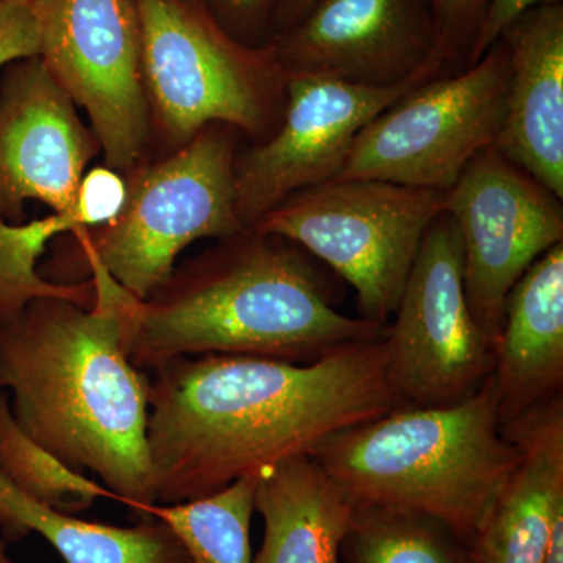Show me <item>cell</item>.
Instances as JSON below:
<instances>
[{
    "label": "cell",
    "mask_w": 563,
    "mask_h": 563,
    "mask_svg": "<svg viewBox=\"0 0 563 563\" xmlns=\"http://www.w3.org/2000/svg\"><path fill=\"white\" fill-rule=\"evenodd\" d=\"M38 25L32 7L0 2V69L38 55Z\"/></svg>",
    "instance_id": "cell-27"
},
{
    "label": "cell",
    "mask_w": 563,
    "mask_h": 563,
    "mask_svg": "<svg viewBox=\"0 0 563 563\" xmlns=\"http://www.w3.org/2000/svg\"><path fill=\"white\" fill-rule=\"evenodd\" d=\"M320 0H279L274 14V36L296 24L303 14L309 13ZM273 36V38H274Z\"/></svg>",
    "instance_id": "cell-29"
},
{
    "label": "cell",
    "mask_w": 563,
    "mask_h": 563,
    "mask_svg": "<svg viewBox=\"0 0 563 563\" xmlns=\"http://www.w3.org/2000/svg\"><path fill=\"white\" fill-rule=\"evenodd\" d=\"M435 31V62L440 76L466 68L488 0H429Z\"/></svg>",
    "instance_id": "cell-24"
},
{
    "label": "cell",
    "mask_w": 563,
    "mask_h": 563,
    "mask_svg": "<svg viewBox=\"0 0 563 563\" xmlns=\"http://www.w3.org/2000/svg\"><path fill=\"white\" fill-rule=\"evenodd\" d=\"M520 459L470 543L473 563H542L563 509V398L503 422Z\"/></svg>",
    "instance_id": "cell-16"
},
{
    "label": "cell",
    "mask_w": 563,
    "mask_h": 563,
    "mask_svg": "<svg viewBox=\"0 0 563 563\" xmlns=\"http://www.w3.org/2000/svg\"><path fill=\"white\" fill-rule=\"evenodd\" d=\"M509 76L499 40L474 65L418 85L362 129L336 179L450 191L498 141Z\"/></svg>",
    "instance_id": "cell-8"
},
{
    "label": "cell",
    "mask_w": 563,
    "mask_h": 563,
    "mask_svg": "<svg viewBox=\"0 0 563 563\" xmlns=\"http://www.w3.org/2000/svg\"><path fill=\"white\" fill-rule=\"evenodd\" d=\"M499 40L510 76L495 147L563 199V3L536 7Z\"/></svg>",
    "instance_id": "cell-15"
},
{
    "label": "cell",
    "mask_w": 563,
    "mask_h": 563,
    "mask_svg": "<svg viewBox=\"0 0 563 563\" xmlns=\"http://www.w3.org/2000/svg\"><path fill=\"white\" fill-rule=\"evenodd\" d=\"M90 279V309L51 296L25 307L0 340V380L22 431L76 472L101 477L143 520L157 501L147 442L151 377L125 352L135 296L102 269Z\"/></svg>",
    "instance_id": "cell-2"
},
{
    "label": "cell",
    "mask_w": 563,
    "mask_h": 563,
    "mask_svg": "<svg viewBox=\"0 0 563 563\" xmlns=\"http://www.w3.org/2000/svg\"><path fill=\"white\" fill-rule=\"evenodd\" d=\"M542 563H563V509L555 514Z\"/></svg>",
    "instance_id": "cell-30"
},
{
    "label": "cell",
    "mask_w": 563,
    "mask_h": 563,
    "mask_svg": "<svg viewBox=\"0 0 563 563\" xmlns=\"http://www.w3.org/2000/svg\"><path fill=\"white\" fill-rule=\"evenodd\" d=\"M0 563H13L10 561L9 554L5 550V540L0 537Z\"/></svg>",
    "instance_id": "cell-31"
},
{
    "label": "cell",
    "mask_w": 563,
    "mask_h": 563,
    "mask_svg": "<svg viewBox=\"0 0 563 563\" xmlns=\"http://www.w3.org/2000/svg\"><path fill=\"white\" fill-rule=\"evenodd\" d=\"M152 373L147 442L162 504L258 477L402 406L384 339L346 344L309 363L206 354L174 358Z\"/></svg>",
    "instance_id": "cell-1"
},
{
    "label": "cell",
    "mask_w": 563,
    "mask_h": 563,
    "mask_svg": "<svg viewBox=\"0 0 563 563\" xmlns=\"http://www.w3.org/2000/svg\"><path fill=\"white\" fill-rule=\"evenodd\" d=\"M233 38L247 46H265L274 36L279 0H203Z\"/></svg>",
    "instance_id": "cell-26"
},
{
    "label": "cell",
    "mask_w": 563,
    "mask_h": 563,
    "mask_svg": "<svg viewBox=\"0 0 563 563\" xmlns=\"http://www.w3.org/2000/svg\"><path fill=\"white\" fill-rule=\"evenodd\" d=\"M384 343L402 406L461 402L495 369V350L466 302L461 235L444 211L424 233Z\"/></svg>",
    "instance_id": "cell-10"
},
{
    "label": "cell",
    "mask_w": 563,
    "mask_h": 563,
    "mask_svg": "<svg viewBox=\"0 0 563 563\" xmlns=\"http://www.w3.org/2000/svg\"><path fill=\"white\" fill-rule=\"evenodd\" d=\"M41 60L87 111L103 165L131 172L151 147L133 0H35Z\"/></svg>",
    "instance_id": "cell-9"
},
{
    "label": "cell",
    "mask_w": 563,
    "mask_h": 563,
    "mask_svg": "<svg viewBox=\"0 0 563 563\" xmlns=\"http://www.w3.org/2000/svg\"><path fill=\"white\" fill-rule=\"evenodd\" d=\"M385 333L387 325L336 309L309 252L246 228L176 266L150 298L133 299L125 352L143 372L206 354L309 363Z\"/></svg>",
    "instance_id": "cell-3"
},
{
    "label": "cell",
    "mask_w": 563,
    "mask_h": 563,
    "mask_svg": "<svg viewBox=\"0 0 563 563\" xmlns=\"http://www.w3.org/2000/svg\"><path fill=\"white\" fill-rule=\"evenodd\" d=\"M0 390H3L2 380H0Z\"/></svg>",
    "instance_id": "cell-33"
},
{
    "label": "cell",
    "mask_w": 563,
    "mask_h": 563,
    "mask_svg": "<svg viewBox=\"0 0 563 563\" xmlns=\"http://www.w3.org/2000/svg\"><path fill=\"white\" fill-rule=\"evenodd\" d=\"M255 487L257 476H246L192 501L152 504L143 520L168 526L191 563H252L250 526Z\"/></svg>",
    "instance_id": "cell-20"
},
{
    "label": "cell",
    "mask_w": 563,
    "mask_h": 563,
    "mask_svg": "<svg viewBox=\"0 0 563 563\" xmlns=\"http://www.w3.org/2000/svg\"><path fill=\"white\" fill-rule=\"evenodd\" d=\"M128 181L124 174L109 166H96L81 177L77 190L76 211L81 229L109 224L124 207Z\"/></svg>",
    "instance_id": "cell-25"
},
{
    "label": "cell",
    "mask_w": 563,
    "mask_h": 563,
    "mask_svg": "<svg viewBox=\"0 0 563 563\" xmlns=\"http://www.w3.org/2000/svg\"><path fill=\"white\" fill-rule=\"evenodd\" d=\"M343 550L350 563H473L468 544L435 518L357 504Z\"/></svg>",
    "instance_id": "cell-22"
},
{
    "label": "cell",
    "mask_w": 563,
    "mask_h": 563,
    "mask_svg": "<svg viewBox=\"0 0 563 563\" xmlns=\"http://www.w3.org/2000/svg\"><path fill=\"white\" fill-rule=\"evenodd\" d=\"M428 80L365 87L309 74L287 76L276 132L236 154V213L243 224L251 228L295 192L336 179L362 129Z\"/></svg>",
    "instance_id": "cell-12"
},
{
    "label": "cell",
    "mask_w": 563,
    "mask_h": 563,
    "mask_svg": "<svg viewBox=\"0 0 563 563\" xmlns=\"http://www.w3.org/2000/svg\"><path fill=\"white\" fill-rule=\"evenodd\" d=\"M0 532L9 542L40 533L66 563H191L179 539L162 521L118 528L80 520L36 501L2 473Z\"/></svg>",
    "instance_id": "cell-19"
},
{
    "label": "cell",
    "mask_w": 563,
    "mask_h": 563,
    "mask_svg": "<svg viewBox=\"0 0 563 563\" xmlns=\"http://www.w3.org/2000/svg\"><path fill=\"white\" fill-rule=\"evenodd\" d=\"M559 2H562V0H488L484 20L481 22L479 32H477L472 51H470L466 66L479 62L485 52L498 43L503 33L528 11L536 9V7L551 5V3Z\"/></svg>",
    "instance_id": "cell-28"
},
{
    "label": "cell",
    "mask_w": 563,
    "mask_h": 563,
    "mask_svg": "<svg viewBox=\"0 0 563 563\" xmlns=\"http://www.w3.org/2000/svg\"><path fill=\"white\" fill-rule=\"evenodd\" d=\"M0 473L36 501L69 515L90 509L99 498L117 499L22 431L5 390H0Z\"/></svg>",
    "instance_id": "cell-23"
},
{
    "label": "cell",
    "mask_w": 563,
    "mask_h": 563,
    "mask_svg": "<svg viewBox=\"0 0 563 563\" xmlns=\"http://www.w3.org/2000/svg\"><path fill=\"white\" fill-rule=\"evenodd\" d=\"M254 509L265 537L252 563H339L355 504L310 455L257 477Z\"/></svg>",
    "instance_id": "cell-18"
},
{
    "label": "cell",
    "mask_w": 563,
    "mask_h": 563,
    "mask_svg": "<svg viewBox=\"0 0 563 563\" xmlns=\"http://www.w3.org/2000/svg\"><path fill=\"white\" fill-rule=\"evenodd\" d=\"M76 211L10 224L0 220V340L18 324L25 307L38 298H66L90 309L95 282L54 284L40 273V258L63 233L80 229Z\"/></svg>",
    "instance_id": "cell-21"
},
{
    "label": "cell",
    "mask_w": 563,
    "mask_h": 563,
    "mask_svg": "<svg viewBox=\"0 0 563 563\" xmlns=\"http://www.w3.org/2000/svg\"><path fill=\"white\" fill-rule=\"evenodd\" d=\"M493 379L501 424L562 395L563 243L533 262L507 296Z\"/></svg>",
    "instance_id": "cell-17"
},
{
    "label": "cell",
    "mask_w": 563,
    "mask_h": 563,
    "mask_svg": "<svg viewBox=\"0 0 563 563\" xmlns=\"http://www.w3.org/2000/svg\"><path fill=\"white\" fill-rule=\"evenodd\" d=\"M240 133L210 124L161 161L124 173L128 198L101 228L57 236L40 273L54 284H79L102 269L140 301L168 279L185 247L246 229L236 213L235 158Z\"/></svg>",
    "instance_id": "cell-5"
},
{
    "label": "cell",
    "mask_w": 563,
    "mask_h": 563,
    "mask_svg": "<svg viewBox=\"0 0 563 563\" xmlns=\"http://www.w3.org/2000/svg\"><path fill=\"white\" fill-rule=\"evenodd\" d=\"M102 154L77 106L40 55L3 68L0 79V220L25 222V203L74 213L77 190Z\"/></svg>",
    "instance_id": "cell-13"
},
{
    "label": "cell",
    "mask_w": 563,
    "mask_h": 563,
    "mask_svg": "<svg viewBox=\"0 0 563 563\" xmlns=\"http://www.w3.org/2000/svg\"><path fill=\"white\" fill-rule=\"evenodd\" d=\"M0 2L11 3V5L32 7V3L35 2V0H0Z\"/></svg>",
    "instance_id": "cell-32"
},
{
    "label": "cell",
    "mask_w": 563,
    "mask_h": 563,
    "mask_svg": "<svg viewBox=\"0 0 563 563\" xmlns=\"http://www.w3.org/2000/svg\"><path fill=\"white\" fill-rule=\"evenodd\" d=\"M444 198L391 181L333 179L295 192L251 228L290 240L331 266L354 288L358 317L385 325Z\"/></svg>",
    "instance_id": "cell-7"
},
{
    "label": "cell",
    "mask_w": 563,
    "mask_h": 563,
    "mask_svg": "<svg viewBox=\"0 0 563 563\" xmlns=\"http://www.w3.org/2000/svg\"><path fill=\"white\" fill-rule=\"evenodd\" d=\"M444 213L462 240L466 302L495 350L515 284L563 243L562 199L493 146L446 192Z\"/></svg>",
    "instance_id": "cell-11"
},
{
    "label": "cell",
    "mask_w": 563,
    "mask_h": 563,
    "mask_svg": "<svg viewBox=\"0 0 563 563\" xmlns=\"http://www.w3.org/2000/svg\"><path fill=\"white\" fill-rule=\"evenodd\" d=\"M133 3L151 146L155 141L169 154L210 124L229 125L252 144L276 132L287 76L273 43L255 47L233 38L203 0Z\"/></svg>",
    "instance_id": "cell-6"
},
{
    "label": "cell",
    "mask_w": 563,
    "mask_h": 563,
    "mask_svg": "<svg viewBox=\"0 0 563 563\" xmlns=\"http://www.w3.org/2000/svg\"><path fill=\"white\" fill-rule=\"evenodd\" d=\"M310 457L357 506L428 515L470 547L520 453L504 435L492 374L461 402L396 407Z\"/></svg>",
    "instance_id": "cell-4"
},
{
    "label": "cell",
    "mask_w": 563,
    "mask_h": 563,
    "mask_svg": "<svg viewBox=\"0 0 563 563\" xmlns=\"http://www.w3.org/2000/svg\"><path fill=\"white\" fill-rule=\"evenodd\" d=\"M272 43L285 76L365 87L440 76L429 0H320Z\"/></svg>",
    "instance_id": "cell-14"
}]
</instances>
